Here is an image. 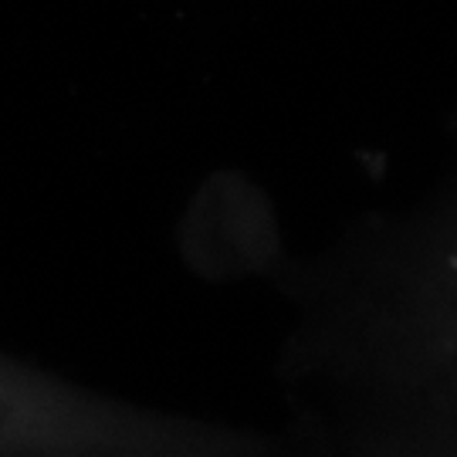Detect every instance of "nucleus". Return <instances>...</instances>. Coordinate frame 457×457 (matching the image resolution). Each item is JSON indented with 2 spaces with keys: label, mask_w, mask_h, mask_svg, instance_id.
<instances>
[{
  "label": "nucleus",
  "mask_w": 457,
  "mask_h": 457,
  "mask_svg": "<svg viewBox=\"0 0 457 457\" xmlns=\"http://www.w3.org/2000/svg\"><path fill=\"white\" fill-rule=\"evenodd\" d=\"M383 343L410 417L437 444H457V204L420 230L396 268Z\"/></svg>",
  "instance_id": "f257e3e1"
},
{
  "label": "nucleus",
  "mask_w": 457,
  "mask_h": 457,
  "mask_svg": "<svg viewBox=\"0 0 457 457\" xmlns=\"http://www.w3.org/2000/svg\"><path fill=\"white\" fill-rule=\"evenodd\" d=\"M28 424H34L24 396H17L11 386L0 383V444H21L31 437Z\"/></svg>",
  "instance_id": "f03ea898"
}]
</instances>
